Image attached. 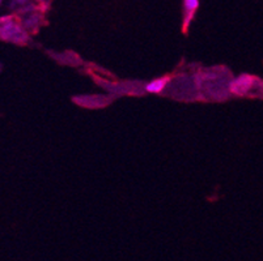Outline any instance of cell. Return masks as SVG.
Returning a JSON list of instances; mask_svg holds the SVG:
<instances>
[{
  "mask_svg": "<svg viewBox=\"0 0 263 261\" xmlns=\"http://www.w3.org/2000/svg\"><path fill=\"white\" fill-rule=\"evenodd\" d=\"M2 39L13 43H24L28 39V35L24 32V29L20 28V25L8 18L2 23Z\"/></svg>",
  "mask_w": 263,
  "mask_h": 261,
  "instance_id": "6da1fadb",
  "label": "cell"
},
{
  "mask_svg": "<svg viewBox=\"0 0 263 261\" xmlns=\"http://www.w3.org/2000/svg\"><path fill=\"white\" fill-rule=\"evenodd\" d=\"M199 8V0H183V26L187 29L194 14Z\"/></svg>",
  "mask_w": 263,
  "mask_h": 261,
  "instance_id": "7a4b0ae2",
  "label": "cell"
},
{
  "mask_svg": "<svg viewBox=\"0 0 263 261\" xmlns=\"http://www.w3.org/2000/svg\"><path fill=\"white\" fill-rule=\"evenodd\" d=\"M252 83H253V77H249V76H241L238 80L232 83L231 89L232 92L236 93V94H245V93L250 89Z\"/></svg>",
  "mask_w": 263,
  "mask_h": 261,
  "instance_id": "3957f363",
  "label": "cell"
},
{
  "mask_svg": "<svg viewBox=\"0 0 263 261\" xmlns=\"http://www.w3.org/2000/svg\"><path fill=\"white\" fill-rule=\"evenodd\" d=\"M168 83H169V77L155 78V80L149 81V83L145 85V90H147L148 93H155V94H157V93H161L162 90L166 88Z\"/></svg>",
  "mask_w": 263,
  "mask_h": 261,
  "instance_id": "277c9868",
  "label": "cell"
},
{
  "mask_svg": "<svg viewBox=\"0 0 263 261\" xmlns=\"http://www.w3.org/2000/svg\"><path fill=\"white\" fill-rule=\"evenodd\" d=\"M13 2H15V3H17V4H21V3H24L25 0H13Z\"/></svg>",
  "mask_w": 263,
  "mask_h": 261,
  "instance_id": "5b68a950",
  "label": "cell"
},
{
  "mask_svg": "<svg viewBox=\"0 0 263 261\" xmlns=\"http://www.w3.org/2000/svg\"><path fill=\"white\" fill-rule=\"evenodd\" d=\"M38 2H44V0H38Z\"/></svg>",
  "mask_w": 263,
  "mask_h": 261,
  "instance_id": "8992f818",
  "label": "cell"
}]
</instances>
